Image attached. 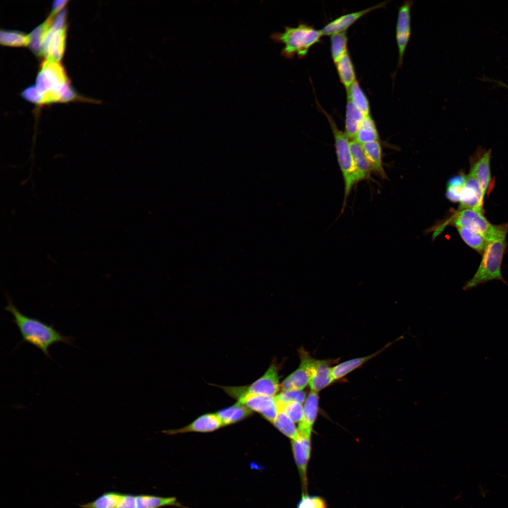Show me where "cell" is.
Segmentation results:
<instances>
[{
  "label": "cell",
  "instance_id": "obj_7",
  "mask_svg": "<svg viewBox=\"0 0 508 508\" xmlns=\"http://www.w3.org/2000/svg\"><path fill=\"white\" fill-rule=\"evenodd\" d=\"M40 150L58 158L61 157L62 147L54 129L48 128L39 133L32 140Z\"/></svg>",
  "mask_w": 508,
  "mask_h": 508
},
{
  "label": "cell",
  "instance_id": "obj_8",
  "mask_svg": "<svg viewBox=\"0 0 508 508\" xmlns=\"http://www.w3.org/2000/svg\"><path fill=\"white\" fill-rule=\"evenodd\" d=\"M480 45L483 53H497L508 49V25L490 35Z\"/></svg>",
  "mask_w": 508,
  "mask_h": 508
},
{
  "label": "cell",
  "instance_id": "obj_4",
  "mask_svg": "<svg viewBox=\"0 0 508 508\" xmlns=\"http://www.w3.org/2000/svg\"><path fill=\"white\" fill-rule=\"evenodd\" d=\"M99 43L84 46L75 39L66 51L61 65V82L69 89L87 93L94 84Z\"/></svg>",
  "mask_w": 508,
  "mask_h": 508
},
{
  "label": "cell",
  "instance_id": "obj_9",
  "mask_svg": "<svg viewBox=\"0 0 508 508\" xmlns=\"http://www.w3.org/2000/svg\"><path fill=\"white\" fill-rule=\"evenodd\" d=\"M495 59L497 82L503 94L508 90V49L497 52Z\"/></svg>",
  "mask_w": 508,
  "mask_h": 508
},
{
  "label": "cell",
  "instance_id": "obj_10",
  "mask_svg": "<svg viewBox=\"0 0 508 508\" xmlns=\"http://www.w3.org/2000/svg\"><path fill=\"white\" fill-rule=\"evenodd\" d=\"M490 176L494 183L497 193L499 197L500 202L502 211V219L504 224V229L506 235L507 242L508 245V193L506 191L503 183H502L500 178L494 172L489 169H487Z\"/></svg>",
  "mask_w": 508,
  "mask_h": 508
},
{
  "label": "cell",
  "instance_id": "obj_12",
  "mask_svg": "<svg viewBox=\"0 0 508 508\" xmlns=\"http://www.w3.org/2000/svg\"><path fill=\"white\" fill-rule=\"evenodd\" d=\"M503 95H504V99L505 105L507 107V110L508 112V90L504 93H503Z\"/></svg>",
  "mask_w": 508,
  "mask_h": 508
},
{
  "label": "cell",
  "instance_id": "obj_5",
  "mask_svg": "<svg viewBox=\"0 0 508 508\" xmlns=\"http://www.w3.org/2000/svg\"><path fill=\"white\" fill-rule=\"evenodd\" d=\"M81 23L75 21L62 36L54 41L43 52V68L46 74L55 83H62L61 65L67 49L75 40Z\"/></svg>",
  "mask_w": 508,
  "mask_h": 508
},
{
  "label": "cell",
  "instance_id": "obj_6",
  "mask_svg": "<svg viewBox=\"0 0 508 508\" xmlns=\"http://www.w3.org/2000/svg\"><path fill=\"white\" fill-rule=\"evenodd\" d=\"M0 62L6 68L17 69H33L43 66V52L28 47L1 45Z\"/></svg>",
  "mask_w": 508,
  "mask_h": 508
},
{
  "label": "cell",
  "instance_id": "obj_3",
  "mask_svg": "<svg viewBox=\"0 0 508 508\" xmlns=\"http://www.w3.org/2000/svg\"><path fill=\"white\" fill-rule=\"evenodd\" d=\"M11 456L7 464L20 475L18 482L27 491L32 508H112L97 504L84 495L80 487L73 488L59 479L34 471L21 456L16 445L8 441Z\"/></svg>",
  "mask_w": 508,
  "mask_h": 508
},
{
  "label": "cell",
  "instance_id": "obj_11",
  "mask_svg": "<svg viewBox=\"0 0 508 508\" xmlns=\"http://www.w3.org/2000/svg\"><path fill=\"white\" fill-rule=\"evenodd\" d=\"M101 3L100 0H83L80 3L76 21L83 22Z\"/></svg>",
  "mask_w": 508,
  "mask_h": 508
},
{
  "label": "cell",
  "instance_id": "obj_1",
  "mask_svg": "<svg viewBox=\"0 0 508 508\" xmlns=\"http://www.w3.org/2000/svg\"><path fill=\"white\" fill-rule=\"evenodd\" d=\"M105 131L96 103L89 94L68 89L62 97L54 123V131L62 147L61 157L96 153Z\"/></svg>",
  "mask_w": 508,
  "mask_h": 508
},
{
  "label": "cell",
  "instance_id": "obj_2",
  "mask_svg": "<svg viewBox=\"0 0 508 508\" xmlns=\"http://www.w3.org/2000/svg\"><path fill=\"white\" fill-rule=\"evenodd\" d=\"M483 54L480 44L457 35H449L444 40H430L425 48L411 49L406 55L412 61L427 66L422 80L425 84L435 86L442 81L457 83L463 73L478 62Z\"/></svg>",
  "mask_w": 508,
  "mask_h": 508
}]
</instances>
